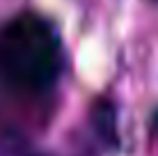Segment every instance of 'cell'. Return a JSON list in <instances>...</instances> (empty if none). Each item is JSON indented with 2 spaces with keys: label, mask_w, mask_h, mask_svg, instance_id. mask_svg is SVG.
I'll use <instances>...</instances> for the list:
<instances>
[{
  "label": "cell",
  "mask_w": 158,
  "mask_h": 156,
  "mask_svg": "<svg viewBox=\"0 0 158 156\" xmlns=\"http://www.w3.org/2000/svg\"><path fill=\"white\" fill-rule=\"evenodd\" d=\"M64 69L57 28L35 12H21L0 25V85L23 96L46 94Z\"/></svg>",
  "instance_id": "obj_1"
},
{
  "label": "cell",
  "mask_w": 158,
  "mask_h": 156,
  "mask_svg": "<svg viewBox=\"0 0 158 156\" xmlns=\"http://www.w3.org/2000/svg\"><path fill=\"white\" fill-rule=\"evenodd\" d=\"M92 126L106 145H117V108L110 99H101L92 106Z\"/></svg>",
  "instance_id": "obj_2"
},
{
  "label": "cell",
  "mask_w": 158,
  "mask_h": 156,
  "mask_svg": "<svg viewBox=\"0 0 158 156\" xmlns=\"http://www.w3.org/2000/svg\"><path fill=\"white\" fill-rule=\"evenodd\" d=\"M154 129L158 131V110H156V115H154Z\"/></svg>",
  "instance_id": "obj_3"
}]
</instances>
